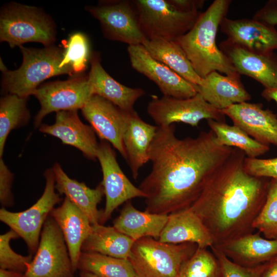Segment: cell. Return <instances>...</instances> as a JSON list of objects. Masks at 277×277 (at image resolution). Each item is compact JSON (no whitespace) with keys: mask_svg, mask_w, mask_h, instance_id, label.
I'll list each match as a JSON object with an SVG mask.
<instances>
[{"mask_svg":"<svg viewBox=\"0 0 277 277\" xmlns=\"http://www.w3.org/2000/svg\"><path fill=\"white\" fill-rule=\"evenodd\" d=\"M175 131L173 124L158 127L149 150L152 169L138 188L149 213L169 215L189 208L234 148L219 144L210 129L183 139Z\"/></svg>","mask_w":277,"mask_h":277,"instance_id":"1","label":"cell"},{"mask_svg":"<svg viewBox=\"0 0 277 277\" xmlns=\"http://www.w3.org/2000/svg\"><path fill=\"white\" fill-rule=\"evenodd\" d=\"M246 156L234 148L188 208L202 221L214 245L253 232L254 222L265 203L270 179L248 173Z\"/></svg>","mask_w":277,"mask_h":277,"instance_id":"2","label":"cell"},{"mask_svg":"<svg viewBox=\"0 0 277 277\" xmlns=\"http://www.w3.org/2000/svg\"><path fill=\"white\" fill-rule=\"evenodd\" d=\"M230 0H215L201 13L192 28L174 41L181 47L196 73L202 78L217 71L240 75L216 45L218 28L226 17Z\"/></svg>","mask_w":277,"mask_h":277,"instance_id":"3","label":"cell"},{"mask_svg":"<svg viewBox=\"0 0 277 277\" xmlns=\"http://www.w3.org/2000/svg\"><path fill=\"white\" fill-rule=\"evenodd\" d=\"M19 47L23 55L20 67L2 72L4 93L28 98L47 78L61 74L76 75L71 66L60 67L64 54V49L61 48L54 45L43 49Z\"/></svg>","mask_w":277,"mask_h":277,"instance_id":"4","label":"cell"},{"mask_svg":"<svg viewBox=\"0 0 277 277\" xmlns=\"http://www.w3.org/2000/svg\"><path fill=\"white\" fill-rule=\"evenodd\" d=\"M197 248L193 243L169 244L145 237L134 241L128 260L135 277H175Z\"/></svg>","mask_w":277,"mask_h":277,"instance_id":"5","label":"cell"},{"mask_svg":"<svg viewBox=\"0 0 277 277\" xmlns=\"http://www.w3.org/2000/svg\"><path fill=\"white\" fill-rule=\"evenodd\" d=\"M56 27L51 17L39 8L15 2L3 7L0 13V41L11 48L28 42L53 45Z\"/></svg>","mask_w":277,"mask_h":277,"instance_id":"6","label":"cell"},{"mask_svg":"<svg viewBox=\"0 0 277 277\" xmlns=\"http://www.w3.org/2000/svg\"><path fill=\"white\" fill-rule=\"evenodd\" d=\"M138 13L141 29L146 39L161 38L175 41L194 26L200 13L184 12L167 0L132 1Z\"/></svg>","mask_w":277,"mask_h":277,"instance_id":"7","label":"cell"},{"mask_svg":"<svg viewBox=\"0 0 277 277\" xmlns=\"http://www.w3.org/2000/svg\"><path fill=\"white\" fill-rule=\"evenodd\" d=\"M46 186L41 197L29 208L18 212L0 209V220L14 230L27 244L31 252H36L43 225L54 206L61 202L55 192V176L52 168L44 172Z\"/></svg>","mask_w":277,"mask_h":277,"instance_id":"8","label":"cell"},{"mask_svg":"<svg viewBox=\"0 0 277 277\" xmlns=\"http://www.w3.org/2000/svg\"><path fill=\"white\" fill-rule=\"evenodd\" d=\"M27 266L23 277H74L64 238L50 215L43 225L36 254Z\"/></svg>","mask_w":277,"mask_h":277,"instance_id":"9","label":"cell"},{"mask_svg":"<svg viewBox=\"0 0 277 277\" xmlns=\"http://www.w3.org/2000/svg\"><path fill=\"white\" fill-rule=\"evenodd\" d=\"M147 110L158 127H168L174 123L197 127L203 119L225 122L223 111L209 104L199 93L188 98L153 97Z\"/></svg>","mask_w":277,"mask_h":277,"instance_id":"10","label":"cell"},{"mask_svg":"<svg viewBox=\"0 0 277 277\" xmlns=\"http://www.w3.org/2000/svg\"><path fill=\"white\" fill-rule=\"evenodd\" d=\"M93 95L88 76L82 74L39 86L33 94L41 105L34 118L35 126H39L44 117L51 112L81 109Z\"/></svg>","mask_w":277,"mask_h":277,"instance_id":"11","label":"cell"},{"mask_svg":"<svg viewBox=\"0 0 277 277\" xmlns=\"http://www.w3.org/2000/svg\"><path fill=\"white\" fill-rule=\"evenodd\" d=\"M85 9L100 22L104 35L109 39L136 45L146 39L132 1H103Z\"/></svg>","mask_w":277,"mask_h":277,"instance_id":"12","label":"cell"},{"mask_svg":"<svg viewBox=\"0 0 277 277\" xmlns=\"http://www.w3.org/2000/svg\"><path fill=\"white\" fill-rule=\"evenodd\" d=\"M96 159L103 173L101 183L106 197L105 207L100 221L103 225L122 204L133 198H145L146 194L124 174L116 160V153L109 142L101 140L98 143Z\"/></svg>","mask_w":277,"mask_h":277,"instance_id":"13","label":"cell"},{"mask_svg":"<svg viewBox=\"0 0 277 277\" xmlns=\"http://www.w3.org/2000/svg\"><path fill=\"white\" fill-rule=\"evenodd\" d=\"M127 51L132 67L155 83L163 95L188 98L199 93V86L154 58L142 44L129 45Z\"/></svg>","mask_w":277,"mask_h":277,"instance_id":"14","label":"cell"},{"mask_svg":"<svg viewBox=\"0 0 277 277\" xmlns=\"http://www.w3.org/2000/svg\"><path fill=\"white\" fill-rule=\"evenodd\" d=\"M81 111L101 140L109 142L127 161L123 137L129 112L95 94L91 97Z\"/></svg>","mask_w":277,"mask_h":277,"instance_id":"15","label":"cell"},{"mask_svg":"<svg viewBox=\"0 0 277 277\" xmlns=\"http://www.w3.org/2000/svg\"><path fill=\"white\" fill-rule=\"evenodd\" d=\"M220 49L240 74L247 75L261 83L265 89L277 88V55L257 53L227 39Z\"/></svg>","mask_w":277,"mask_h":277,"instance_id":"16","label":"cell"},{"mask_svg":"<svg viewBox=\"0 0 277 277\" xmlns=\"http://www.w3.org/2000/svg\"><path fill=\"white\" fill-rule=\"evenodd\" d=\"M236 125L259 143L277 146V115L259 103L243 102L222 110Z\"/></svg>","mask_w":277,"mask_h":277,"instance_id":"17","label":"cell"},{"mask_svg":"<svg viewBox=\"0 0 277 277\" xmlns=\"http://www.w3.org/2000/svg\"><path fill=\"white\" fill-rule=\"evenodd\" d=\"M220 26L228 39L248 50L269 53L277 49V30L267 23L253 18L233 20L226 16Z\"/></svg>","mask_w":277,"mask_h":277,"instance_id":"18","label":"cell"},{"mask_svg":"<svg viewBox=\"0 0 277 277\" xmlns=\"http://www.w3.org/2000/svg\"><path fill=\"white\" fill-rule=\"evenodd\" d=\"M39 131L55 136L64 144L80 150L87 159L95 160L98 143L91 126L84 124L77 111H62L56 113L52 125L41 124Z\"/></svg>","mask_w":277,"mask_h":277,"instance_id":"19","label":"cell"},{"mask_svg":"<svg viewBox=\"0 0 277 277\" xmlns=\"http://www.w3.org/2000/svg\"><path fill=\"white\" fill-rule=\"evenodd\" d=\"M50 215L62 232L75 272L82 245L91 233L92 225L86 215L66 197L61 206L53 209Z\"/></svg>","mask_w":277,"mask_h":277,"instance_id":"20","label":"cell"},{"mask_svg":"<svg viewBox=\"0 0 277 277\" xmlns=\"http://www.w3.org/2000/svg\"><path fill=\"white\" fill-rule=\"evenodd\" d=\"M213 246L230 260L245 267L263 264L277 255V239L263 238L258 231Z\"/></svg>","mask_w":277,"mask_h":277,"instance_id":"21","label":"cell"},{"mask_svg":"<svg viewBox=\"0 0 277 277\" xmlns=\"http://www.w3.org/2000/svg\"><path fill=\"white\" fill-rule=\"evenodd\" d=\"M158 240L174 244L193 243L202 248H210L214 245L202 221L188 208L168 215Z\"/></svg>","mask_w":277,"mask_h":277,"instance_id":"22","label":"cell"},{"mask_svg":"<svg viewBox=\"0 0 277 277\" xmlns=\"http://www.w3.org/2000/svg\"><path fill=\"white\" fill-rule=\"evenodd\" d=\"M90 66L88 80L93 94L110 101L125 112L133 111L135 103L145 91L141 88L127 87L113 78L104 70L96 54L91 56Z\"/></svg>","mask_w":277,"mask_h":277,"instance_id":"23","label":"cell"},{"mask_svg":"<svg viewBox=\"0 0 277 277\" xmlns=\"http://www.w3.org/2000/svg\"><path fill=\"white\" fill-rule=\"evenodd\" d=\"M52 169L55 176V187L58 193L64 194L80 209L92 225L100 224L103 211L98 210L97 205L105 195L102 183L92 189L84 183L70 178L58 163H55Z\"/></svg>","mask_w":277,"mask_h":277,"instance_id":"24","label":"cell"},{"mask_svg":"<svg viewBox=\"0 0 277 277\" xmlns=\"http://www.w3.org/2000/svg\"><path fill=\"white\" fill-rule=\"evenodd\" d=\"M158 127L144 121L134 110L129 113L123 141L127 162L133 178L136 180L139 171L149 160V150Z\"/></svg>","mask_w":277,"mask_h":277,"instance_id":"25","label":"cell"},{"mask_svg":"<svg viewBox=\"0 0 277 277\" xmlns=\"http://www.w3.org/2000/svg\"><path fill=\"white\" fill-rule=\"evenodd\" d=\"M203 79L202 85L199 86V93L219 110L222 111L233 104L251 99L241 81L240 75L224 76L213 71Z\"/></svg>","mask_w":277,"mask_h":277,"instance_id":"26","label":"cell"},{"mask_svg":"<svg viewBox=\"0 0 277 277\" xmlns=\"http://www.w3.org/2000/svg\"><path fill=\"white\" fill-rule=\"evenodd\" d=\"M168 217V215L141 211L128 201L113 221V226L134 241L145 237L158 240Z\"/></svg>","mask_w":277,"mask_h":277,"instance_id":"27","label":"cell"},{"mask_svg":"<svg viewBox=\"0 0 277 277\" xmlns=\"http://www.w3.org/2000/svg\"><path fill=\"white\" fill-rule=\"evenodd\" d=\"M142 45L151 56L183 78L194 85H202L203 79L196 73L186 54L175 41L154 38L145 39Z\"/></svg>","mask_w":277,"mask_h":277,"instance_id":"28","label":"cell"},{"mask_svg":"<svg viewBox=\"0 0 277 277\" xmlns=\"http://www.w3.org/2000/svg\"><path fill=\"white\" fill-rule=\"evenodd\" d=\"M92 225V231L82 245V252L128 259L134 242L132 239L113 226H105L101 224Z\"/></svg>","mask_w":277,"mask_h":277,"instance_id":"29","label":"cell"},{"mask_svg":"<svg viewBox=\"0 0 277 277\" xmlns=\"http://www.w3.org/2000/svg\"><path fill=\"white\" fill-rule=\"evenodd\" d=\"M207 121L219 144L236 148L243 151L247 157L258 158L270 149L269 146L256 141L236 125H229L225 122L213 120Z\"/></svg>","mask_w":277,"mask_h":277,"instance_id":"30","label":"cell"},{"mask_svg":"<svg viewBox=\"0 0 277 277\" xmlns=\"http://www.w3.org/2000/svg\"><path fill=\"white\" fill-rule=\"evenodd\" d=\"M77 270L97 277H135L128 259L116 258L95 252H81Z\"/></svg>","mask_w":277,"mask_h":277,"instance_id":"31","label":"cell"},{"mask_svg":"<svg viewBox=\"0 0 277 277\" xmlns=\"http://www.w3.org/2000/svg\"><path fill=\"white\" fill-rule=\"evenodd\" d=\"M27 101V98L13 94H7L0 100V157L10 132L27 125L30 118Z\"/></svg>","mask_w":277,"mask_h":277,"instance_id":"32","label":"cell"},{"mask_svg":"<svg viewBox=\"0 0 277 277\" xmlns=\"http://www.w3.org/2000/svg\"><path fill=\"white\" fill-rule=\"evenodd\" d=\"M175 277H222L219 262L209 248L198 247Z\"/></svg>","mask_w":277,"mask_h":277,"instance_id":"33","label":"cell"},{"mask_svg":"<svg viewBox=\"0 0 277 277\" xmlns=\"http://www.w3.org/2000/svg\"><path fill=\"white\" fill-rule=\"evenodd\" d=\"M253 227L266 239H277L276 179H270L265 203L254 222Z\"/></svg>","mask_w":277,"mask_h":277,"instance_id":"34","label":"cell"},{"mask_svg":"<svg viewBox=\"0 0 277 277\" xmlns=\"http://www.w3.org/2000/svg\"><path fill=\"white\" fill-rule=\"evenodd\" d=\"M88 52V43L86 36L81 33L72 34L64 49L60 67L70 66L76 75L82 74L86 68Z\"/></svg>","mask_w":277,"mask_h":277,"instance_id":"35","label":"cell"},{"mask_svg":"<svg viewBox=\"0 0 277 277\" xmlns=\"http://www.w3.org/2000/svg\"><path fill=\"white\" fill-rule=\"evenodd\" d=\"M19 238V235L11 229L0 235V268L24 273L27 270V265L30 263L31 255L24 256L14 252L10 246L12 239Z\"/></svg>","mask_w":277,"mask_h":277,"instance_id":"36","label":"cell"},{"mask_svg":"<svg viewBox=\"0 0 277 277\" xmlns=\"http://www.w3.org/2000/svg\"><path fill=\"white\" fill-rule=\"evenodd\" d=\"M210 249L219 262L222 277H261L265 263L254 267L243 266L230 260L215 246Z\"/></svg>","mask_w":277,"mask_h":277,"instance_id":"37","label":"cell"},{"mask_svg":"<svg viewBox=\"0 0 277 277\" xmlns=\"http://www.w3.org/2000/svg\"><path fill=\"white\" fill-rule=\"evenodd\" d=\"M244 168L252 176L277 180V157L263 159L246 156Z\"/></svg>","mask_w":277,"mask_h":277,"instance_id":"38","label":"cell"},{"mask_svg":"<svg viewBox=\"0 0 277 277\" xmlns=\"http://www.w3.org/2000/svg\"><path fill=\"white\" fill-rule=\"evenodd\" d=\"M13 174L0 157V202L4 207H10L13 204L11 187Z\"/></svg>","mask_w":277,"mask_h":277,"instance_id":"39","label":"cell"},{"mask_svg":"<svg viewBox=\"0 0 277 277\" xmlns=\"http://www.w3.org/2000/svg\"><path fill=\"white\" fill-rule=\"evenodd\" d=\"M253 18L274 26L277 25V7L269 1L257 11Z\"/></svg>","mask_w":277,"mask_h":277,"instance_id":"40","label":"cell"},{"mask_svg":"<svg viewBox=\"0 0 277 277\" xmlns=\"http://www.w3.org/2000/svg\"><path fill=\"white\" fill-rule=\"evenodd\" d=\"M168 2L177 9L184 12L199 11L202 8L205 1L203 0H167Z\"/></svg>","mask_w":277,"mask_h":277,"instance_id":"41","label":"cell"},{"mask_svg":"<svg viewBox=\"0 0 277 277\" xmlns=\"http://www.w3.org/2000/svg\"><path fill=\"white\" fill-rule=\"evenodd\" d=\"M261 277H277V255L264 264Z\"/></svg>","mask_w":277,"mask_h":277,"instance_id":"42","label":"cell"},{"mask_svg":"<svg viewBox=\"0 0 277 277\" xmlns=\"http://www.w3.org/2000/svg\"><path fill=\"white\" fill-rule=\"evenodd\" d=\"M262 96L268 101L273 100L277 103V88L264 89L262 92Z\"/></svg>","mask_w":277,"mask_h":277,"instance_id":"43","label":"cell"},{"mask_svg":"<svg viewBox=\"0 0 277 277\" xmlns=\"http://www.w3.org/2000/svg\"><path fill=\"white\" fill-rule=\"evenodd\" d=\"M23 273L18 272L0 269V277H23Z\"/></svg>","mask_w":277,"mask_h":277,"instance_id":"44","label":"cell"},{"mask_svg":"<svg viewBox=\"0 0 277 277\" xmlns=\"http://www.w3.org/2000/svg\"><path fill=\"white\" fill-rule=\"evenodd\" d=\"M80 277H97L89 273L80 271Z\"/></svg>","mask_w":277,"mask_h":277,"instance_id":"45","label":"cell"},{"mask_svg":"<svg viewBox=\"0 0 277 277\" xmlns=\"http://www.w3.org/2000/svg\"><path fill=\"white\" fill-rule=\"evenodd\" d=\"M271 2L273 3V4L276 7H277V0H273V1H271Z\"/></svg>","mask_w":277,"mask_h":277,"instance_id":"46","label":"cell"}]
</instances>
